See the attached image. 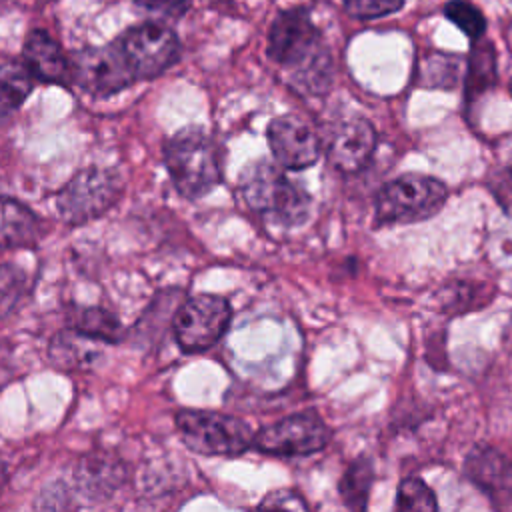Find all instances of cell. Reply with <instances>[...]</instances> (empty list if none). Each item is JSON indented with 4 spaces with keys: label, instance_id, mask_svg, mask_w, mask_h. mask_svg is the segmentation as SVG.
Returning <instances> with one entry per match:
<instances>
[{
    "label": "cell",
    "instance_id": "cell-10",
    "mask_svg": "<svg viewBox=\"0 0 512 512\" xmlns=\"http://www.w3.org/2000/svg\"><path fill=\"white\" fill-rule=\"evenodd\" d=\"M116 42L126 56L136 80L162 74L176 62L180 54V42L176 34L168 26L156 22L130 28Z\"/></svg>",
    "mask_w": 512,
    "mask_h": 512
},
{
    "label": "cell",
    "instance_id": "cell-9",
    "mask_svg": "<svg viewBox=\"0 0 512 512\" xmlns=\"http://www.w3.org/2000/svg\"><path fill=\"white\" fill-rule=\"evenodd\" d=\"M70 80L94 96H110L130 86L136 76L118 42L102 48H86L70 60Z\"/></svg>",
    "mask_w": 512,
    "mask_h": 512
},
{
    "label": "cell",
    "instance_id": "cell-21",
    "mask_svg": "<svg viewBox=\"0 0 512 512\" xmlns=\"http://www.w3.org/2000/svg\"><path fill=\"white\" fill-rule=\"evenodd\" d=\"M396 508L398 510H426L432 512L438 508L434 492L422 478H406L398 484L396 490Z\"/></svg>",
    "mask_w": 512,
    "mask_h": 512
},
{
    "label": "cell",
    "instance_id": "cell-24",
    "mask_svg": "<svg viewBox=\"0 0 512 512\" xmlns=\"http://www.w3.org/2000/svg\"><path fill=\"white\" fill-rule=\"evenodd\" d=\"M134 4L144 12L170 16V18L184 16L190 8V0H134Z\"/></svg>",
    "mask_w": 512,
    "mask_h": 512
},
{
    "label": "cell",
    "instance_id": "cell-8",
    "mask_svg": "<svg viewBox=\"0 0 512 512\" xmlns=\"http://www.w3.org/2000/svg\"><path fill=\"white\" fill-rule=\"evenodd\" d=\"M330 428L316 412H300L264 426L252 438V446L274 456H306L330 442Z\"/></svg>",
    "mask_w": 512,
    "mask_h": 512
},
{
    "label": "cell",
    "instance_id": "cell-12",
    "mask_svg": "<svg viewBox=\"0 0 512 512\" xmlns=\"http://www.w3.org/2000/svg\"><path fill=\"white\" fill-rule=\"evenodd\" d=\"M376 130L360 116H352L334 124L326 140V154L330 164L344 172L354 174L362 170L376 150Z\"/></svg>",
    "mask_w": 512,
    "mask_h": 512
},
{
    "label": "cell",
    "instance_id": "cell-1",
    "mask_svg": "<svg viewBox=\"0 0 512 512\" xmlns=\"http://www.w3.org/2000/svg\"><path fill=\"white\" fill-rule=\"evenodd\" d=\"M266 52L274 62L290 68L304 90L320 94L330 86L332 60L304 8L284 10L276 16Z\"/></svg>",
    "mask_w": 512,
    "mask_h": 512
},
{
    "label": "cell",
    "instance_id": "cell-20",
    "mask_svg": "<svg viewBox=\"0 0 512 512\" xmlns=\"http://www.w3.org/2000/svg\"><path fill=\"white\" fill-rule=\"evenodd\" d=\"M444 16L452 20L470 40H480L486 32L484 14L466 0H450L444 6Z\"/></svg>",
    "mask_w": 512,
    "mask_h": 512
},
{
    "label": "cell",
    "instance_id": "cell-15",
    "mask_svg": "<svg viewBox=\"0 0 512 512\" xmlns=\"http://www.w3.org/2000/svg\"><path fill=\"white\" fill-rule=\"evenodd\" d=\"M38 236L40 220L36 214L22 202L0 196V250L32 246Z\"/></svg>",
    "mask_w": 512,
    "mask_h": 512
},
{
    "label": "cell",
    "instance_id": "cell-19",
    "mask_svg": "<svg viewBox=\"0 0 512 512\" xmlns=\"http://www.w3.org/2000/svg\"><path fill=\"white\" fill-rule=\"evenodd\" d=\"M28 290V276L20 266L0 264V320L8 316Z\"/></svg>",
    "mask_w": 512,
    "mask_h": 512
},
{
    "label": "cell",
    "instance_id": "cell-11",
    "mask_svg": "<svg viewBox=\"0 0 512 512\" xmlns=\"http://www.w3.org/2000/svg\"><path fill=\"white\" fill-rule=\"evenodd\" d=\"M268 144L276 162L290 170L312 166L320 156V138L294 114L278 116L268 126Z\"/></svg>",
    "mask_w": 512,
    "mask_h": 512
},
{
    "label": "cell",
    "instance_id": "cell-17",
    "mask_svg": "<svg viewBox=\"0 0 512 512\" xmlns=\"http://www.w3.org/2000/svg\"><path fill=\"white\" fill-rule=\"evenodd\" d=\"M374 482V464L370 458L354 460L340 480V496L342 502L352 510H364L368 502V494Z\"/></svg>",
    "mask_w": 512,
    "mask_h": 512
},
{
    "label": "cell",
    "instance_id": "cell-22",
    "mask_svg": "<svg viewBox=\"0 0 512 512\" xmlns=\"http://www.w3.org/2000/svg\"><path fill=\"white\" fill-rule=\"evenodd\" d=\"M494 52L490 44L476 46L470 56V66H468V78H466V90L468 96L474 92L486 90L494 82Z\"/></svg>",
    "mask_w": 512,
    "mask_h": 512
},
{
    "label": "cell",
    "instance_id": "cell-3",
    "mask_svg": "<svg viewBox=\"0 0 512 512\" xmlns=\"http://www.w3.org/2000/svg\"><path fill=\"white\" fill-rule=\"evenodd\" d=\"M166 166L174 186L186 198H200L220 182L216 144L198 128H186L170 138Z\"/></svg>",
    "mask_w": 512,
    "mask_h": 512
},
{
    "label": "cell",
    "instance_id": "cell-23",
    "mask_svg": "<svg viewBox=\"0 0 512 512\" xmlns=\"http://www.w3.org/2000/svg\"><path fill=\"white\" fill-rule=\"evenodd\" d=\"M404 6V0H344V10L352 18L372 20L392 12H398Z\"/></svg>",
    "mask_w": 512,
    "mask_h": 512
},
{
    "label": "cell",
    "instance_id": "cell-2",
    "mask_svg": "<svg viewBox=\"0 0 512 512\" xmlns=\"http://www.w3.org/2000/svg\"><path fill=\"white\" fill-rule=\"evenodd\" d=\"M244 204L280 224H300L310 212V196L286 174L266 160L244 168L240 176Z\"/></svg>",
    "mask_w": 512,
    "mask_h": 512
},
{
    "label": "cell",
    "instance_id": "cell-18",
    "mask_svg": "<svg viewBox=\"0 0 512 512\" xmlns=\"http://www.w3.org/2000/svg\"><path fill=\"white\" fill-rule=\"evenodd\" d=\"M70 328L92 340H116L120 326L114 316L102 308H82L72 314Z\"/></svg>",
    "mask_w": 512,
    "mask_h": 512
},
{
    "label": "cell",
    "instance_id": "cell-28",
    "mask_svg": "<svg viewBox=\"0 0 512 512\" xmlns=\"http://www.w3.org/2000/svg\"><path fill=\"white\" fill-rule=\"evenodd\" d=\"M510 92H512V82H510Z\"/></svg>",
    "mask_w": 512,
    "mask_h": 512
},
{
    "label": "cell",
    "instance_id": "cell-25",
    "mask_svg": "<svg viewBox=\"0 0 512 512\" xmlns=\"http://www.w3.org/2000/svg\"><path fill=\"white\" fill-rule=\"evenodd\" d=\"M490 190H492V196L498 200V204L508 214H512V164L502 168V170H498L492 176Z\"/></svg>",
    "mask_w": 512,
    "mask_h": 512
},
{
    "label": "cell",
    "instance_id": "cell-14",
    "mask_svg": "<svg viewBox=\"0 0 512 512\" xmlns=\"http://www.w3.org/2000/svg\"><path fill=\"white\" fill-rule=\"evenodd\" d=\"M468 478L490 496L512 498V460L494 448H476L466 460Z\"/></svg>",
    "mask_w": 512,
    "mask_h": 512
},
{
    "label": "cell",
    "instance_id": "cell-5",
    "mask_svg": "<svg viewBox=\"0 0 512 512\" xmlns=\"http://www.w3.org/2000/svg\"><path fill=\"white\" fill-rule=\"evenodd\" d=\"M176 428L190 450L206 456L240 454L254 438L250 424L244 420L210 410H180Z\"/></svg>",
    "mask_w": 512,
    "mask_h": 512
},
{
    "label": "cell",
    "instance_id": "cell-27",
    "mask_svg": "<svg viewBox=\"0 0 512 512\" xmlns=\"http://www.w3.org/2000/svg\"><path fill=\"white\" fill-rule=\"evenodd\" d=\"M4 482H6V468L0 464V490H2Z\"/></svg>",
    "mask_w": 512,
    "mask_h": 512
},
{
    "label": "cell",
    "instance_id": "cell-7",
    "mask_svg": "<svg viewBox=\"0 0 512 512\" xmlns=\"http://www.w3.org/2000/svg\"><path fill=\"white\" fill-rule=\"evenodd\" d=\"M230 304L216 294H196L188 298L174 316V338L188 352H204L214 346L230 324Z\"/></svg>",
    "mask_w": 512,
    "mask_h": 512
},
{
    "label": "cell",
    "instance_id": "cell-13",
    "mask_svg": "<svg viewBox=\"0 0 512 512\" xmlns=\"http://www.w3.org/2000/svg\"><path fill=\"white\" fill-rule=\"evenodd\" d=\"M22 54L24 64L34 74V78L52 84H66L70 80V60L48 32H30Z\"/></svg>",
    "mask_w": 512,
    "mask_h": 512
},
{
    "label": "cell",
    "instance_id": "cell-6",
    "mask_svg": "<svg viewBox=\"0 0 512 512\" xmlns=\"http://www.w3.org/2000/svg\"><path fill=\"white\" fill-rule=\"evenodd\" d=\"M120 194L122 182L114 170L86 168L60 188L56 194V212L66 224L80 226L112 208Z\"/></svg>",
    "mask_w": 512,
    "mask_h": 512
},
{
    "label": "cell",
    "instance_id": "cell-26",
    "mask_svg": "<svg viewBox=\"0 0 512 512\" xmlns=\"http://www.w3.org/2000/svg\"><path fill=\"white\" fill-rule=\"evenodd\" d=\"M262 508H292V510H306V502L294 494V492H274L270 494L264 502H262Z\"/></svg>",
    "mask_w": 512,
    "mask_h": 512
},
{
    "label": "cell",
    "instance_id": "cell-16",
    "mask_svg": "<svg viewBox=\"0 0 512 512\" xmlns=\"http://www.w3.org/2000/svg\"><path fill=\"white\" fill-rule=\"evenodd\" d=\"M34 74L26 64L8 62L0 66V126L6 124L26 96L32 92Z\"/></svg>",
    "mask_w": 512,
    "mask_h": 512
},
{
    "label": "cell",
    "instance_id": "cell-4",
    "mask_svg": "<svg viewBox=\"0 0 512 512\" xmlns=\"http://www.w3.org/2000/svg\"><path fill=\"white\" fill-rule=\"evenodd\" d=\"M448 188L422 174H404L386 182L376 194L378 224H412L434 216L446 202Z\"/></svg>",
    "mask_w": 512,
    "mask_h": 512
}]
</instances>
